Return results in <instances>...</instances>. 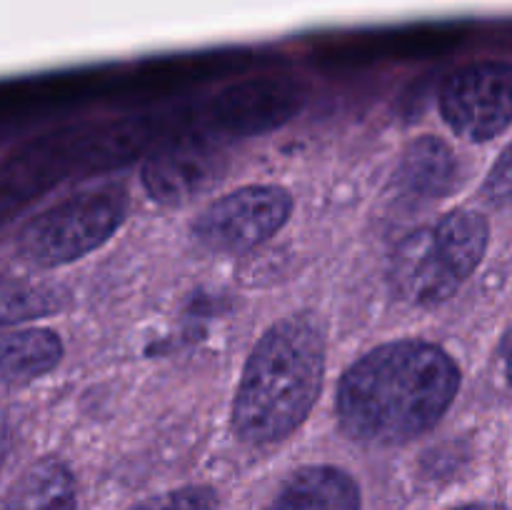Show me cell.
I'll return each mask as SVG.
<instances>
[{
	"mask_svg": "<svg viewBox=\"0 0 512 510\" xmlns=\"http://www.w3.org/2000/svg\"><path fill=\"white\" fill-rule=\"evenodd\" d=\"M458 388V363L443 348L393 340L345 370L338 390L340 425L360 443H405L443 418Z\"/></svg>",
	"mask_w": 512,
	"mask_h": 510,
	"instance_id": "1",
	"label": "cell"
},
{
	"mask_svg": "<svg viewBox=\"0 0 512 510\" xmlns=\"http://www.w3.org/2000/svg\"><path fill=\"white\" fill-rule=\"evenodd\" d=\"M325 378V343L303 315L278 320L255 343L235 390L233 428L250 445L288 438L318 403Z\"/></svg>",
	"mask_w": 512,
	"mask_h": 510,
	"instance_id": "2",
	"label": "cell"
},
{
	"mask_svg": "<svg viewBox=\"0 0 512 510\" xmlns=\"http://www.w3.org/2000/svg\"><path fill=\"white\" fill-rule=\"evenodd\" d=\"M488 220L475 210H453L415 230L395 253V288L408 303L430 308L453 298L488 250Z\"/></svg>",
	"mask_w": 512,
	"mask_h": 510,
	"instance_id": "3",
	"label": "cell"
},
{
	"mask_svg": "<svg viewBox=\"0 0 512 510\" xmlns=\"http://www.w3.org/2000/svg\"><path fill=\"white\" fill-rule=\"evenodd\" d=\"M128 203L123 190L78 193L30 220L18 238V255L40 270L60 268L110 240L123 225Z\"/></svg>",
	"mask_w": 512,
	"mask_h": 510,
	"instance_id": "4",
	"label": "cell"
},
{
	"mask_svg": "<svg viewBox=\"0 0 512 510\" xmlns=\"http://www.w3.org/2000/svg\"><path fill=\"white\" fill-rule=\"evenodd\" d=\"M293 213L280 185H245L213 200L193 223V238L210 253H245L273 238Z\"/></svg>",
	"mask_w": 512,
	"mask_h": 510,
	"instance_id": "5",
	"label": "cell"
},
{
	"mask_svg": "<svg viewBox=\"0 0 512 510\" xmlns=\"http://www.w3.org/2000/svg\"><path fill=\"white\" fill-rule=\"evenodd\" d=\"M440 113L465 140H493L512 123V68L473 63L455 70L440 90Z\"/></svg>",
	"mask_w": 512,
	"mask_h": 510,
	"instance_id": "6",
	"label": "cell"
},
{
	"mask_svg": "<svg viewBox=\"0 0 512 510\" xmlns=\"http://www.w3.org/2000/svg\"><path fill=\"white\" fill-rule=\"evenodd\" d=\"M298 83L285 75H260L225 88L210 105L208 123L215 133L260 135L278 128L300 108Z\"/></svg>",
	"mask_w": 512,
	"mask_h": 510,
	"instance_id": "7",
	"label": "cell"
},
{
	"mask_svg": "<svg viewBox=\"0 0 512 510\" xmlns=\"http://www.w3.org/2000/svg\"><path fill=\"white\" fill-rule=\"evenodd\" d=\"M223 153L210 135H183L155 150L143 168L150 198L183 205L208 190L223 173Z\"/></svg>",
	"mask_w": 512,
	"mask_h": 510,
	"instance_id": "8",
	"label": "cell"
},
{
	"mask_svg": "<svg viewBox=\"0 0 512 510\" xmlns=\"http://www.w3.org/2000/svg\"><path fill=\"white\" fill-rule=\"evenodd\" d=\"M268 510H360V490L345 470L308 465L285 480Z\"/></svg>",
	"mask_w": 512,
	"mask_h": 510,
	"instance_id": "9",
	"label": "cell"
},
{
	"mask_svg": "<svg viewBox=\"0 0 512 510\" xmlns=\"http://www.w3.org/2000/svg\"><path fill=\"white\" fill-rule=\"evenodd\" d=\"M63 358V340L45 328L0 333V390L20 388L50 373Z\"/></svg>",
	"mask_w": 512,
	"mask_h": 510,
	"instance_id": "10",
	"label": "cell"
},
{
	"mask_svg": "<svg viewBox=\"0 0 512 510\" xmlns=\"http://www.w3.org/2000/svg\"><path fill=\"white\" fill-rule=\"evenodd\" d=\"M458 178L460 165L453 148L433 135L415 140L405 150L398 170L400 190L415 200L445 198L458 185Z\"/></svg>",
	"mask_w": 512,
	"mask_h": 510,
	"instance_id": "11",
	"label": "cell"
},
{
	"mask_svg": "<svg viewBox=\"0 0 512 510\" xmlns=\"http://www.w3.org/2000/svg\"><path fill=\"white\" fill-rule=\"evenodd\" d=\"M0 510H75L73 475L60 460H38L15 480Z\"/></svg>",
	"mask_w": 512,
	"mask_h": 510,
	"instance_id": "12",
	"label": "cell"
},
{
	"mask_svg": "<svg viewBox=\"0 0 512 510\" xmlns=\"http://www.w3.org/2000/svg\"><path fill=\"white\" fill-rule=\"evenodd\" d=\"M68 305V293L50 280L0 275V330L50 318Z\"/></svg>",
	"mask_w": 512,
	"mask_h": 510,
	"instance_id": "13",
	"label": "cell"
},
{
	"mask_svg": "<svg viewBox=\"0 0 512 510\" xmlns=\"http://www.w3.org/2000/svg\"><path fill=\"white\" fill-rule=\"evenodd\" d=\"M130 510H218V498L210 488L190 485V488L155 495V498L143 500V503Z\"/></svg>",
	"mask_w": 512,
	"mask_h": 510,
	"instance_id": "14",
	"label": "cell"
},
{
	"mask_svg": "<svg viewBox=\"0 0 512 510\" xmlns=\"http://www.w3.org/2000/svg\"><path fill=\"white\" fill-rule=\"evenodd\" d=\"M483 193L495 208L512 213V143L503 150L495 165L485 178Z\"/></svg>",
	"mask_w": 512,
	"mask_h": 510,
	"instance_id": "15",
	"label": "cell"
},
{
	"mask_svg": "<svg viewBox=\"0 0 512 510\" xmlns=\"http://www.w3.org/2000/svg\"><path fill=\"white\" fill-rule=\"evenodd\" d=\"M503 360H505V373H508V378L512 383V328L503 340Z\"/></svg>",
	"mask_w": 512,
	"mask_h": 510,
	"instance_id": "16",
	"label": "cell"
},
{
	"mask_svg": "<svg viewBox=\"0 0 512 510\" xmlns=\"http://www.w3.org/2000/svg\"><path fill=\"white\" fill-rule=\"evenodd\" d=\"M5 455H8V438H5L3 428H0V470H3Z\"/></svg>",
	"mask_w": 512,
	"mask_h": 510,
	"instance_id": "17",
	"label": "cell"
},
{
	"mask_svg": "<svg viewBox=\"0 0 512 510\" xmlns=\"http://www.w3.org/2000/svg\"><path fill=\"white\" fill-rule=\"evenodd\" d=\"M455 510H503V508H500V505L478 503V505H463V508H455Z\"/></svg>",
	"mask_w": 512,
	"mask_h": 510,
	"instance_id": "18",
	"label": "cell"
}]
</instances>
